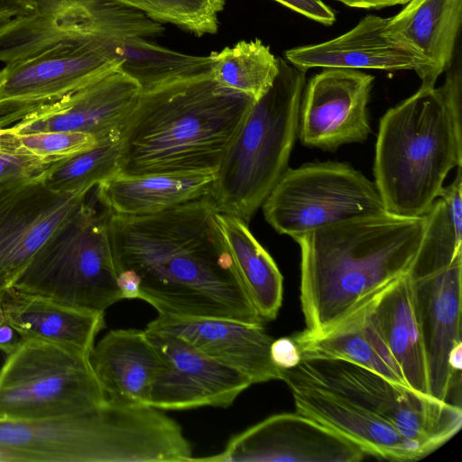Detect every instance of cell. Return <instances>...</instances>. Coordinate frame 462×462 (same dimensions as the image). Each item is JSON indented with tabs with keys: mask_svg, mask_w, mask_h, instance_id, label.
<instances>
[{
	"mask_svg": "<svg viewBox=\"0 0 462 462\" xmlns=\"http://www.w3.org/2000/svg\"><path fill=\"white\" fill-rule=\"evenodd\" d=\"M209 196L139 216L109 213L116 273L133 272L158 314L263 324L218 230Z\"/></svg>",
	"mask_w": 462,
	"mask_h": 462,
	"instance_id": "cell-1",
	"label": "cell"
},
{
	"mask_svg": "<svg viewBox=\"0 0 462 462\" xmlns=\"http://www.w3.org/2000/svg\"><path fill=\"white\" fill-rule=\"evenodd\" d=\"M426 217H358L293 239L300 248V300L308 336L320 335L367 298L405 275Z\"/></svg>",
	"mask_w": 462,
	"mask_h": 462,
	"instance_id": "cell-2",
	"label": "cell"
},
{
	"mask_svg": "<svg viewBox=\"0 0 462 462\" xmlns=\"http://www.w3.org/2000/svg\"><path fill=\"white\" fill-rule=\"evenodd\" d=\"M253 103L211 73L142 92L119 140L118 173L217 171Z\"/></svg>",
	"mask_w": 462,
	"mask_h": 462,
	"instance_id": "cell-3",
	"label": "cell"
},
{
	"mask_svg": "<svg viewBox=\"0 0 462 462\" xmlns=\"http://www.w3.org/2000/svg\"><path fill=\"white\" fill-rule=\"evenodd\" d=\"M181 427L159 409L106 399L88 411L43 420H0V462H179Z\"/></svg>",
	"mask_w": 462,
	"mask_h": 462,
	"instance_id": "cell-4",
	"label": "cell"
},
{
	"mask_svg": "<svg viewBox=\"0 0 462 462\" xmlns=\"http://www.w3.org/2000/svg\"><path fill=\"white\" fill-rule=\"evenodd\" d=\"M461 119L442 87L424 85L383 116L374 175L387 212L426 215L448 172L462 166Z\"/></svg>",
	"mask_w": 462,
	"mask_h": 462,
	"instance_id": "cell-5",
	"label": "cell"
},
{
	"mask_svg": "<svg viewBox=\"0 0 462 462\" xmlns=\"http://www.w3.org/2000/svg\"><path fill=\"white\" fill-rule=\"evenodd\" d=\"M278 60L272 87L250 106L225 152L209 194L217 212L246 224L287 170L298 134L306 70Z\"/></svg>",
	"mask_w": 462,
	"mask_h": 462,
	"instance_id": "cell-6",
	"label": "cell"
},
{
	"mask_svg": "<svg viewBox=\"0 0 462 462\" xmlns=\"http://www.w3.org/2000/svg\"><path fill=\"white\" fill-rule=\"evenodd\" d=\"M109 213L84 201L43 244L13 287L92 311L122 300L108 228Z\"/></svg>",
	"mask_w": 462,
	"mask_h": 462,
	"instance_id": "cell-7",
	"label": "cell"
},
{
	"mask_svg": "<svg viewBox=\"0 0 462 462\" xmlns=\"http://www.w3.org/2000/svg\"><path fill=\"white\" fill-rule=\"evenodd\" d=\"M290 377L345 399L393 426L428 456L462 427L460 406L390 381L343 360L310 359L287 370Z\"/></svg>",
	"mask_w": 462,
	"mask_h": 462,
	"instance_id": "cell-8",
	"label": "cell"
},
{
	"mask_svg": "<svg viewBox=\"0 0 462 462\" xmlns=\"http://www.w3.org/2000/svg\"><path fill=\"white\" fill-rule=\"evenodd\" d=\"M106 402L90 357L55 344L23 339L0 368V420L72 415Z\"/></svg>",
	"mask_w": 462,
	"mask_h": 462,
	"instance_id": "cell-9",
	"label": "cell"
},
{
	"mask_svg": "<svg viewBox=\"0 0 462 462\" xmlns=\"http://www.w3.org/2000/svg\"><path fill=\"white\" fill-rule=\"evenodd\" d=\"M265 220L294 238L347 219L387 212L374 183L347 163L287 168L262 204Z\"/></svg>",
	"mask_w": 462,
	"mask_h": 462,
	"instance_id": "cell-10",
	"label": "cell"
},
{
	"mask_svg": "<svg viewBox=\"0 0 462 462\" xmlns=\"http://www.w3.org/2000/svg\"><path fill=\"white\" fill-rule=\"evenodd\" d=\"M118 67L91 42L62 46L0 69V128L52 104Z\"/></svg>",
	"mask_w": 462,
	"mask_h": 462,
	"instance_id": "cell-11",
	"label": "cell"
},
{
	"mask_svg": "<svg viewBox=\"0 0 462 462\" xmlns=\"http://www.w3.org/2000/svg\"><path fill=\"white\" fill-rule=\"evenodd\" d=\"M407 277L425 355L429 395L447 402L457 375L450 356L462 346V256L443 265L412 262Z\"/></svg>",
	"mask_w": 462,
	"mask_h": 462,
	"instance_id": "cell-12",
	"label": "cell"
},
{
	"mask_svg": "<svg viewBox=\"0 0 462 462\" xmlns=\"http://www.w3.org/2000/svg\"><path fill=\"white\" fill-rule=\"evenodd\" d=\"M42 175L0 182V291L14 286L49 237L87 194L50 189Z\"/></svg>",
	"mask_w": 462,
	"mask_h": 462,
	"instance_id": "cell-13",
	"label": "cell"
},
{
	"mask_svg": "<svg viewBox=\"0 0 462 462\" xmlns=\"http://www.w3.org/2000/svg\"><path fill=\"white\" fill-rule=\"evenodd\" d=\"M161 356L148 405L159 410L230 406L252 381L243 373L204 354L184 339L145 329Z\"/></svg>",
	"mask_w": 462,
	"mask_h": 462,
	"instance_id": "cell-14",
	"label": "cell"
},
{
	"mask_svg": "<svg viewBox=\"0 0 462 462\" xmlns=\"http://www.w3.org/2000/svg\"><path fill=\"white\" fill-rule=\"evenodd\" d=\"M365 454L356 444L297 412L272 415L231 438L222 452L189 462H357Z\"/></svg>",
	"mask_w": 462,
	"mask_h": 462,
	"instance_id": "cell-15",
	"label": "cell"
},
{
	"mask_svg": "<svg viewBox=\"0 0 462 462\" xmlns=\"http://www.w3.org/2000/svg\"><path fill=\"white\" fill-rule=\"evenodd\" d=\"M374 78L351 69H325L305 85L298 134L302 144L333 151L371 134L367 105Z\"/></svg>",
	"mask_w": 462,
	"mask_h": 462,
	"instance_id": "cell-16",
	"label": "cell"
},
{
	"mask_svg": "<svg viewBox=\"0 0 462 462\" xmlns=\"http://www.w3.org/2000/svg\"><path fill=\"white\" fill-rule=\"evenodd\" d=\"M142 88L118 67L9 127L16 134L79 132L99 141L120 139Z\"/></svg>",
	"mask_w": 462,
	"mask_h": 462,
	"instance_id": "cell-17",
	"label": "cell"
},
{
	"mask_svg": "<svg viewBox=\"0 0 462 462\" xmlns=\"http://www.w3.org/2000/svg\"><path fill=\"white\" fill-rule=\"evenodd\" d=\"M146 329L179 337L208 356L245 374L252 383L281 380L270 356L273 338L263 324L158 314Z\"/></svg>",
	"mask_w": 462,
	"mask_h": 462,
	"instance_id": "cell-18",
	"label": "cell"
},
{
	"mask_svg": "<svg viewBox=\"0 0 462 462\" xmlns=\"http://www.w3.org/2000/svg\"><path fill=\"white\" fill-rule=\"evenodd\" d=\"M297 412L356 444L365 454L397 461H415L427 455L393 426L361 407L329 392L290 378Z\"/></svg>",
	"mask_w": 462,
	"mask_h": 462,
	"instance_id": "cell-19",
	"label": "cell"
},
{
	"mask_svg": "<svg viewBox=\"0 0 462 462\" xmlns=\"http://www.w3.org/2000/svg\"><path fill=\"white\" fill-rule=\"evenodd\" d=\"M389 18L384 34L422 64L421 85L435 86L453 61L462 23V0H410Z\"/></svg>",
	"mask_w": 462,
	"mask_h": 462,
	"instance_id": "cell-20",
	"label": "cell"
},
{
	"mask_svg": "<svg viewBox=\"0 0 462 462\" xmlns=\"http://www.w3.org/2000/svg\"><path fill=\"white\" fill-rule=\"evenodd\" d=\"M5 320L23 339L55 344L90 357L105 312L69 306L14 287L0 291Z\"/></svg>",
	"mask_w": 462,
	"mask_h": 462,
	"instance_id": "cell-21",
	"label": "cell"
},
{
	"mask_svg": "<svg viewBox=\"0 0 462 462\" xmlns=\"http://www.w3.org/2000/svg\"><path fill=\"white\" fill-rule=\"evenodd\" d=\"M389 18L366 15L349 32L325 42L291 49L286 60L295 67L369 69L382 70L411 69L418 75L421 62L408 50L390 41L384 34Z\"/></svg>",
	"mask_w": 462,
	"mask_h": 462,
	"instance_id": "cell-22",
	"label": "cell"
},
{
	"mask_svg": "<svg viewBox=\"0 0 462 462\" xmlns=\"http://www.w3.org/2000/svg\"><path fill=\"white\" fill-rule=\"evenodd\" d=\"M161 362L145 330L139 329L109 331L90 355L106 399L126 405H148L151 384Z\"/></svg>",
	"mask_w": 462,
	"mask_h": 462,
	"instance_id": "cell-23",
	"label": "cell"
},
{
	"mask_svg": "<svg viewBox=\"0 0 462 462\" xmlns=\"http://www.w3.org/2000/svg\"><path fill=\"white\" fill-rule=\"evenodd\" d=\"M217 171L125 175L97 186V199L110 214L139 216L209 196Z\"/></svg>",
	"mask_w": 462,
	"mask_h": 462,
	"instance_id": "cell-24",
	"label": "cell"
},
{
	"mask_svg": "<svg viewBox=\"0 0 462 462\" xmlns=\"http://www.w3.org/2000/svg\"><path fill=\"white\" fill-rule=\"evenodd\" d=\"M374 294L327 332L316 336L300 332L292 338L301 360L350 362L408 387L370 316L371 300Z\"/></svg>",
	"mask_w": 462,
	"mask_h": 462,
	"instance_id": "cell-25",
	"label": "cell"
},
{
	"mask_svg": "<svg viewBox=\"0 0 462 462\" xmlns=\"http://www.w3.org/2000/svg\"><path fill=\"white\" fill-rule=\"evenodd\" d=\"M370 316L407 386L429 395L425 355L407 273L374 295Z\"/></svg>",
	"mask_w": 462,
	"mask_h": 462,
	"instance_id": "cell-26",
	"label": "cell"
},
{
	"mask_svg": "<svg viewBox=\"0 0 462 462\" xmlns=\"http://www.w3.org/2000/svg\"><path fill=\"white\" fill-rule=\"evenodd\" d=\"M92 41L139 84L142 92L211 73L210 55L182 53L138 36H95Z\"/></svg>",
	"mask_w": 462,
	"mask_h": 462,
	"instance_id": "cell-27",
	"label": "cell"
},
{
	"mask_svg": "<svg viewBox=\"0 0 462 462\" xmlns=\"http://www.w3.org/2000/svg\"><path fill=\"white\" fill-rule=\"evenodd\" d=\"M216 222L246 291L263 321L274 319L282 302L283 277L269 253L242 219L216 212Z\"/></svg>",
	"mask_w": 462,
	"mask_h": 462,
	"instance_id": "cell-28",
	"label": "cell"
},
{
	"mask_svg": "<svg viewBox=\"0 0 462 462\" xmlns=\"http://www.w3.org/2000/svg\"><path fill=\"white\" fill-rule=\"evenodd\" d=\"M210 56L216 82L254 101L269 90L279 71L278 58L258 39L240 41Z\"/></svg>",
	"mask_w": 462,
	"mask_h": 462,
	"instance_id": "cell-29",
	"label": "cell"
},
{
	"mask_svg": "<svg viewBox=\"0 0 462 462\" xmlns=\"http://www.w3.org/2000/svg\"><path fill=\"white\" fill-rule=\"evenodd\" d=\"M462 170L441 189L425 215L422 240L413 262L442 265L462 256Z\"/></svg>",
	"mask_w": 462,
	"mask_h": 462,
	"instance_id": "cell-30",
	"label": "cell"
},
{
	"mask_svg": "<svg viewBox=\"0 0 462 462\" xmlns=\"http://www.w3.org/2000/svg\"><path fill=\"white\" fill-rule=\"evenodd\" d=\"M119 140L99 141L94 147L53 164L42 174V181L55 192L88 194L118 173Z\"/></svg>",
	"mask_w": 462,
	"mask_h": 462,
	"instance_id": "cell-31",
	"label": "cell"
},
{
	"mask_svg": "<svg viewBox=\"0 0 462 462\" xmlns=\"http://www.w3.org/2000/svg\"><path fill=\"white\" fill-rule=\"evenodd\" d=\"M196 36L216 33L225 0H116Z\"/></svg>",
	"mask_w": 462,
	"mask_h": 462,
	"instance_id": "cell-32",
	"label": "cell"
},
{
	"mask_svg": "<svg viewBox=\"0 0 462 462\" xmlns=\"http://www.w3.org/2000/svg\"><path fill=\"white\" fill-rule=\"evenodd\" d=\"M20 143L38 158L56 163L97 144L95 136L79 132H36L16 134Z\"/></svg>",
	"mask_w": 462,
	"mask_h": 462,
	"instance_id": "cell-33",
	"label": "cell"
},
{
	"mask_svg": "<svg viewBox=\"0 0 462 462\" xmlns=\"http://www.w3.org/2000/svg\"><path fill=\"white\" fill-rule=\"evenodd\" d=\"M53 164L28 152L9 127L0 128V182L42 176Z\"/></svg>",
	"mask_w": 462,
	"mask_h": 462,
	"instance_id": "cell-34",
	"label": "cell"
},
{
	"mask_svg": "<svg viewBox=\"0 0 462 462\" xmlns=\"http://www.w3.org/2000/svg\"><path fill=\"white\" fill-rule=\"evenodd\" d=\"M284 6L324 25L336 21L335 13L321 0H274Z\"/></svg>",
	"mask_w": 462,
	"mask_h": 462,
	"instance_id": "cell-35",
	"label": "cell"
},
{
	"mask_svg": "<svg viewBox=\"0 0 462 462\" xmlns=\"http://www.w3.org/2000/svg\"><path fill=\"white\" fill-rule=\"evenodd\" d=\"M270 356L273 363L282 370L291 369L301 361L297 344L292 337H287L273 340Z\"/></svg>",
	"mask_w": 462,
	"mask_h": 462,
	"instance_id": "cell-36",
	"label": "cell"
},
{
	"mask_svg": "<svg viewBox=\"0 0 462 462\" xmlns=\"http://www.w3.org/2000/svg\"><path fill=\"white\" fill-rule=\"evenodd\" d=\"M36 0H0V23L36 10Z\"/></svg>",
	"mask_w": 462,
	"mask_h": 462,
	"instance_id": "cell-37",
	"label": "cell"
},
{
	"mask_svg": "<svg viewBox=\"0 0 462 462\" xmlns=\"http://www.w3.org/2000/svg\"><path fill=\"white\" fill-rule=\"evenodd\" d=\"M116 283L122 300L139 299L140 281L133 272L127 270L118 272Z\"/></svg>",
	"mask_w": 462,
	"mask_h": 462,
	"instance_id": "cell-38",
	"label": "cell"
},
{
	"mask_svg": "<svg viewBox=\"0 0 462 462\" xmlns=\"http://www.w3.org/2000/svg\"><path fill=\"white\" fill-rule=\"evenodd\" d=\"M22 341L20 334L3 316L0 319V351L8 356L18 347Z\"/></svg>",
	"mask_w": 462,
	"mask_h": 462,
	"instance_id": "cell-39",
	"label": "cell"
},
{
	"mask_svg": "<svg viewBox=\"0 0 462 462\" xmlns=\"http://www.w3.org/2000/svg\"><path fill=\"white\" fill-rule=\"evenodd\" d=\"M344 5L362 9H381L397 5H405L410 0H337Z\"/></svg>",
	"mask_w": 462,
	"mask_h": 462,
	"instance_id": "cell-40",
	"label": "cell"
},
{
	"mask_svg": "<svg viewBox=\"0 0 462 462\" xmlns=\"http://www.w3.org/2000/svg\"><path fill=\"white\" fill-rule=\"evenodd\" d=\"M96 0H36L37 7L51 6L62 3L77 2V3H90Z\"/></svg>",
	"mask_w": 462,
	"mask_h": 462,
	"instance_id": "cell-41",
	"label": "cell"
},
{
	"mask_svg": "<svg viewBox=\"0 0 462 462\" xmlns=\"http://www.w3.org/2000/svg\"><path fill=\"white\" fill-rule=\"evenodd\" d=\"M3 317V313H2V310H1V307H0V319Z\"/></svg>",
	"mask_w": 462,
	"mask_h": 462,
	"instance_id": "cell-42",
	"label": "cell"
}]
</instances>
